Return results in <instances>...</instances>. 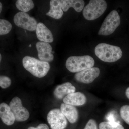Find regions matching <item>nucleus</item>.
<instances>
[{"mask_svg":"<svg viewBox=\"0 0 129 129\" xmlns=\"http://www.w3.org/2000/svg\"><path fill=\"white\" fill-rule=\"evenodd\" d=\"M11 80L8 76H1L0 77V86L2 89H6L11 85Z\"/></svg>","mask_w":129,"mask_h":129,"instance_id":"obj_22","label":"nucleus"},{"mask_svg":"<svg viewBox=\"0 0 129 129\" xmlns=\"http://www.w3.org/2000/svg\"><path fill=\"white\" fill-rule=\"evenodd\" d=\"M12 25L9 21L5 19L0 20V35L7 34L11 30Z\"/></svg>","mask_w":129,"mask_h":129,"instance_id":"obj_20","label":"nucleus"},{"mask_svg":"<svg viewBox=\"0 0 129 129\" xmlns=\"http://www.w3.org/2000/svg\"><path fill=\"white\" fill-rule=\"evenodd\" d=\"M86 101V97L83 93L79 92L69 94L63 99L64 103L73 106H82Z\"/></svg>","mask_w":129,"mask_h":129,"instance_id":"obj_13","label":"nucleus"},{"mask_svg":"<svg viewBox=\"0 0 129 129\" xmlns=\"http://www.w3.org/2000/svg\"><path fill=\"white\" fill-rule=\"evenodd\" d=\"M107 8L104 0H91L83 9V14L86 20L92 21L102 16Z\"/></svg>","mask_w":129,"mask_h":129,"instance_id":"obj_4","label":"nucleus"},{"mask_svg":"<svg viewBox=\"0 0 129 129\" xmlns=\"http://www.w3.org/2000/svg\"><path fill=\"white\" fill-rule=\"evenodd\" d=\"M0 117L3 123L7 125L13 124L16 120L10 106L5 103L0 104Z\"/></svg>","mask_w":129,"mask_h":129,"instance_id":"obj_12","label":"nucleus"},{"mask_svg":"<svg viewBox=\"0 0 129 129\" xmlns=\"http://www.w3.org/2000/svg\"><path fill=\"white\" fill-rule=\"evenodd\" d=\"M28 129H49L47 125L45 124H40L36 127H30Z\"/></svg>","mask_w":129,"mask_h":129,"instance_id":"obj_24","label":"nucleus"},{"mask_svg":"<svg viewBox=\"0 0 129 129\" xmlns=\"http://www.w3.org/2000/svg\"><path fill=\"white\" fill-rule=\"evenodd\" d=\"M84 129H98L96 122L94 119H90L87 122Z\"/></svg>","mask_w":129,"mask_h":129,"instance_id":"obj_23","label":"nucleus"},{"mask_svg":"<svg viewBox=\"0 0 129 129\" xmlns=\"http://www.w3.org/2000/svg\"><path fill=\"white\" fill-rule=\"evenodd\" d=\"M9 106L16 121L24 122L29 118L30 114L28 111L23 106L22 101L18 97H15L12 99Z\"/></svg>","mask_w":129,"mask_h":129,"instance_id":"obj_8","label":"nucleus"},{"mask_svg":"<svg viewBox=\"0 0 129 129\" xmlns=\"http://www.w3.org/2000/svg\"><path fill=\"white\" fill-rule=\"evenodd\" d=\"M2 4L0 2V12L1 13V12L2 11Z\"/></svg>","mask_w":129,"mask_h":129,"instance_id":"obj_26","label":"nucleus"},{"mask_svg":"<svg viewBox=\"0 0 129 129\" xmlns=\"http://www.w3.org/2000/svg\"><path fill=\"white\" fill-rule=\"evenodd\" d=\"M125 95L127 98L129 99V87L127 88V89L125 91Z\"/></svg>","mask_w":129,"mask_h":129,"instance_id":"obj_25","label":"nucleus"},{"mask_svg":"<svg viewBox=\"0 0 129 129\" xmlns=\"http://www.w3.org/2000/svg\"><path fill=\"white\" fill-rule=\"evenodd\" d=\"M100 71L97 67H92L76 73L75 78L78 82L85 84L92 83L99 76Z\"/></svg>","mask_w":129,"mask_h":129,"instance_id":"obj_9","label":"nucleus"},{"mask_svg":"<svg viewBox=\"0 0 129 129\" xmlns=\"http://www.w3.org/2000/svg\"><path fill=\"white\" fill-rule=\"evenodd\" d=\"M36 31L37 39L40 41L47 43L53 42L54 39L52 33L44 24L41 22L37 24Z\"/></svg>","mask_w":129,"mask_h":129,"instance_id":"obj_11","label":"nucleus"},{"mask_svg":"<svg viewBox=\"0 0 129 129\" xmlns=\"http://www.w3.org/2000/svg\"><path fill=\"white\" fill-rule=\"evenodd\" d=\"M13 20L15 24L19 27L31 32L36 30L37 21L26 13L19 12L15 14Z\"/></svg>","mask_w":129,"mask_h":129,"instance_id":"obj_6","label":"nucleus"},{"mask_svg":"<svg viewBox=\"0 0 129 129\" xmlns=\"http://www.w3.org/2000/svg\"><path fill=\"white\" fill-rule=\"evenodd\" d=\"M99 129H124L119 123L115 122H102L99 125Z\"/></svg>","mask_w":129,"mask_h":129,"instance_id":"obj_19","label":"nucleus"},{"mask_svg":"<svg viewBox=\"0 0 129 129\" xmlns=\"http://www.w3.org/2000/svg\"><path fill=\"white\" fill-rule=\"evenodd\" d=\"M60 110L71 123H74L78 120L79 117L78 112L74 106L64 103H62Z\"/></svg>","mask_w":129,"mask_h":129,"instance_id":"obj_14","label":"nucleus"},{"mask_svg":"<svg viewBox=\"0 0 129 129\" xmlns=\"http://www.w3.org/2000/svg\"><path fill=\"white\" fill-rule=\"evenodd\" d=\"M95 53L99 59L105 62H115L122 57L123 53L120 47L105 43L98 44Z\"/></svg>","mask_w":129,"mask_h":129,"instance_id":"obj_1","label":"nucleus"},{"mask_svg":"<svg viewBox=\"0 0 129 129\" xmlns=\"http://www.w3.org/2000/svg\"><path fill=\"white\" fill-rule=\"evenodd\" d=\"M120 114L122 119L129 125V105H124L121 107Z\"/></svg>","mask_w":129,"mask_h":129,"instance_id":"obj_21","label":"nucleus"},{"mask_svg":"<svg viewBox=\"0 0 129 129\" xmlns=\"http://www.w3.org/2000/svg\"><path fill=\"white\" fill-rule=\"evenodd\" d=\"M63 11L67 12L72 7L76 11L79 12L83 10L85 5L83 0H61L60 1Z\"/></svg>","mask_w":129,"mask_h":129,"instance_id":"obj_17","label":"nucleus"},{"mask_svg":"<svg viewBox=\"0 0 129 129\" xmlns=\"http://www.w3.org/2000/svg\"><path fill=\"white\" fill-rule=\"evenodd\" d=\"M94 64V60L90 56H72L67 59L65 66L70 72L77 73L92 68Z\"/></svg>","mask_w":129,"mask_h":129,"instance_id":"obj_3","label":"nucleus"},{"mask_svg":"<svg viewBox=\"0 0 129 129\" xmlns=\"http://www.w3.org/2000/svg\"><path fill=\"white\" fill-rule=\"evenodd\" d=\"M38 52V57L41 61L50 62L54 59L52 54V47L47 42H38L36 45Z\"/></svg>","mask_w":129,"mask_h":129,"instance_id":"obj_10","label":"nucleus"},{"mask_svg":"<svg viewBox=\"0 0 129 129\" xmlns=\"http://www.w3.org/2000/svg\"><path fill=\"white\" fill-rule=\"evenodd\" d=\"M22 63L26 70L37 78H41L45 76L50 68L48 62L39 60L29 56L23 58Z\"/></svg>","mask_w":129,"mask_h":129,"instance_id":"obj_2","label":"nucleus"},{"mask_svg":"<svg viewBox=\"0 0 129 129\" xmlns=\"http://www.w3.org/2000/svg\"><path fill=\"white\" fill-rule=\"evenodd\" d=\"M60 1L51 0L50 1V9L46 14L55 19H59L63 14Z\"/></svg>","mask_w":129,"mask_h":129,"instance_id":"obj_16","label":"nucleus"},{"mask_svg":"<svg viewBox=\"0 0 129 129\" xmlns=\"http://www.w3.org/2000/svg\"><path fill=\"white\" fill-rule=\"evenodd\" d=\"M2 60V55H0V61H1Z\"/></svg>","mask_w":129,"mask_h":129,"instance_id":"obj_27","label":"nucleus"},{"mask_svg":"<svg viewBox=\"0 0 129 129\" xmlns=\"http://www.w3.org/2000/svg\"><path fill=\"white\" fill-rule=\"evenodd\" d=\"M47 118L51 129H64L67 127V118L58 109H54L50 111Z\"/></svg>","mask_w":129,"mask_h":129,"instance_id":"obj_7","label":"nucleus"},{"mask_svg":"<svg viewBox=\"0 0 129 129\" xmlns=\"http://www.w3.org/2000/svg\"><path fill=\"white\" fill-rule=\"evenodd\" d=\"M76 88L69 82L63 83L57 86L53 92V94L56 98L58 99L64 98L68 95L74 93Z\"/></svg>","mask_w":129,"mask_h":129,"instance_id":"obj_15","label":"nucleus"},{"mask_svg":"<svg viewBox=\"0 0 129 129\" xmlns=\"http://www.w3.org/2000/svg\"><path fill=\"white\" fill-rule=\"evenodd\" d=\"M120 23V17L118 13L115 10H113L104 19L98 32V34L104 36L111 34L115 31Z\"/></svg>","mask_w":129,"mask_h":129,"instance_id":"obj_5","label":"nucleus"},{"mask_svg":"<svg viewBox=\"0 0 129 129\" xmlns=\"http://www.w3.org/2000/svg\"><path fill=\"white\" fill-rule=\"evenodd\" d=\"M16 5L18 10L25 13L34 7V2L31 0H18L16 2Z\"/></svg>","mask_w":129,"mask_h":129,"instance_id":"obj_18","label":"nucleus"}]
</instances>
